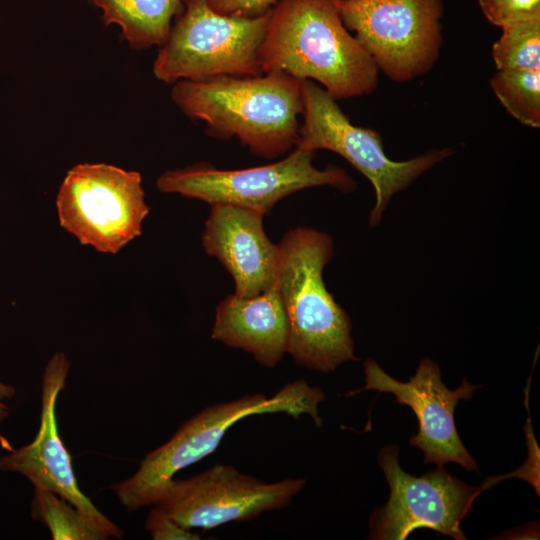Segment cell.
Returning a JSON list of instances; mask_svg holds the SVG:
<instances>
[{"label": "cell", "instance_id": "14", "mask_svg": "<svg viewBox=\"0 0 540 540\" xmlns=\"http://www.w3.org/2000/svg\"><path fill=\"white\" fill-rule=\"evenodd\" d=\"M210 205L202 244L233 277L234 294L252 297L270 289L277 278L278 245L265 233L264 215L230 204Z\"/></svg>", "mask_w": 540, "mask_h": 540}, {"label": "cell", "instance_id": "13", "mask_svg": "<svg viewBox=\"0 0 540 540\" xmlns=\"http://www.w3.org/2000/svg\"><path fill=\"white\" fill-rule=\"evenodd\" d=\"M69 371L65 354L57 352L47 363L42 380L40 426L34 440L0 457V470L18 472L33 484L61 496L88 516L109 537L121 538L123 531L86 497L78 487L71 457L57 429L55 406Z\"/></svg>", "mask_w": 540, "mask_h": 540}, {"label": "cell", "instance_id": "22", "mask_svg": "<svg viewBox=\"0 0 540 540\" xmlns=\"http://www.w3.org/2000/svg\"><path fill=\"white\" fill-rule=\"evenodd\" d=\"M278 0H206L215 12L226 16L255 17L270 11Z\"/></svg>", "mask_w": 540, "mask_h": 540}, {"label": "cell", "instance_id": "16", "mask_svg": "<svg viewBox=\"0 0 540 540\" xmlns=\"http://www.w3.org/2000/svg\"><path fill=\"white\" fill-rule=\"evenodd\" d=\"M103 11L106 24H117L135 49L161 46L168 38L172 19L181 12L183 0H92Z\"/></svg>", "mask_w": 540, "mask_h": 540}, {"label": "cell", "instance_id": "18", "mask_svg": "<svg viewBox=\"0 0 540 540\" xmlns=\"http://www.w3.org/2000/svg\"><path fill=\"white\" fill-rule=\"evenodd\" d=\"M490 86L512 117L528 127L540 126V70H497Z\"/></svg>", "mask_w": 540, "mask_h": 540}, {"label": "cell", "instance_id": "12", "mask_svg": "<svg viewBox=\"0 0 540 540\" xmlns=\"http://www.w3.org/2000/svg\"><path fill=\"white\" fill-rule=\"evenodd\" d=\"M363 367L365 386L347 396L366 390L394 394L396 402L409 406L417 417L419 431L409 442L423 451L425 464L443 466L454 462L468 471L478 472L474 458L459 437L454 411L460 400H469L480 386L463 379L457 389L449 390L441 380L440 368L429 358L420 361L408 382L394 379L372 358L366 359Z\"/></svg>", "mask_w": 540, "mask_h": 540}, {"label": "cell", "instance_id": "15", "mask_svg": "<svg viewBox=\"0 0 540 540\" xmlns=\"http://www.w3.org/2000/svg\"><path fill=\"white\" fill-rule=\"evenodd\" d=\"M211 336L251 353L264 367H275L288 343V320L276 283L256 296L228 295L216 308Z\"/></svg>", "mask_w": 540, "mask_h": 540}, {"label": "cell", "instance_id": "19", "mask_svg": "<svg viewBox=\"0 0 540 540\" xmlns=\"http://www.w3.org/2000/svg\"><path fill=\"white\" fill-rule=\"evenodd\" d=\"M502 34L492 46L497 70H540V19L501 28Z\"/></svg>", "mask_w": 540, "mask_h": 540}, {"label": "cell", "instance_id": "23", "mask_svg": "<svg viewBox=\"0 0 540 540\" xmlns=\"http://www.w3.org/2000/svg\"><path fill=\"white\" fill-rule=\"evenodd\" d=\"M15 392L14 387L0 382V421L4 420L9 414V408L2 400L13 397Z\"/></svg>", "mask_w": 540, "mask_h": 540}, {"label": "cell", "instance_id": "20", "mask_svg": "<svg viewBox=\"0 0 540 540\" xmlns=\"http://www.w3.org/2000/svg\"><path fill=\"white\" fill-rule=\"evenodd\" d=\"M485 18L500 28L540 19V0H477Z\"/></svg>", "mask_w": 540, "mask_h": 540}, {"label": "cell", "instance_id": "21", "mask_svg": "<svg viewBox=\"0 0 540 540\" xmlns=\"http://www.w3.org/2000/svg\"><path fill=\"white\" fill-rule=\"evenodd\" d=\"M146 529L154 540H197L199 534L184 528L158 507L151 510L146 520Z\"/></svg>", "mask_w": 540, "mask_h": 540}, {"label": "cell", "instance_id": "4", "mask_svg": "<svg viewBox=\"0 0 540 540\" xmlns=\"http://www.w3.org/2000/svg\"><path fill=\"white\" fill-rule=\"evenodd\" d=\"M324 397L320 389L299 380L271 398L248 394L209 406L181 425L168 442L148 453L132 477L110 488L129 511L155 505L174 475L212 454L239 420L264 413L285 412L295 418L307 413L320 426L317 405Z\"/></svg>", "mask_w": 540, "mask_h": 540}, {"label": "cell", "instance_id": "3", "mask_svg": "<svg viewBox=\"0 0 540 540\" xmlns=\"http://www.w3.org/2000/svg\"><path fill=\"white\" fill-rule=\"evenodd\" d=\"M333 254L332 237L308 227L288 231L278 244L276 286L288 320L286 353L297 364L324 373L359 360L351 320L323 281Z\"/></svg>", "mask_w": 540, "mask_h": 540}, {"label": "cell", "instance_id": "17", "mask_svg": "<svg viewBox=\"0 0 540 540\" xmlns=\"http://www.w3.org/2000/svg\"><path fill=\"white\" fill-rule=\"evenodd\" d=\"M32 518L41 521L55 540H105L110 538L88 516L61 496L34 486Z\"/></svg>", "mask_w": 540, "mask_h": 540}, {"label": "cell", "instance_id": "10", "mask_svg": "<svg viewBox=\"0 0 540 540\" xmlns=\"http://www.w3.org/2000/svg\"><path fill=\"white\" fill-rule=\"evenodd\" d=\"M388 484L385 506L373 511L369 539L404 540L419 528L432 529L456 540L466 539L460 528L481 491L437 466L420 477L407 474L399 464V448H383L377 457Z\"/></svg>", "mask_w": 540, "mask_h": 540}, {"label": "cell", "instance_id": "5", "mask_svg": "<svg viewBox=\"0 0 540 540\" xmlns=\"http://www.w3.org/2000/svg\"><path fill=\"white\" fill-rule=\"evenodd\" d=\"M302 96L303 122L294 148L333 151L371 182L375 191V204L368 220L371 227L379 225L395 194L406 190L422 174L453 154L446 147L430 149L409 160L394 161L386 155L379 133L354 125L337 100L319 84L303 80Z\"/></svg>", "mask_w": 540, "mask_h": 540}, {"label": "cell", "instance_id": "6", "mask_svg": "<svg viewBox=\"0 0 540 540\" xmlns=\"http://www.w3.org/2000/svg\"><path fill=\"white\" fill-rule=\"evenodd\" d=\"M270 11L255 17L226 16L206 0H183V8L160 46L155 77L172 83L219 75L263 74L258 54Z\"/></svg>", "mask_w": 540, "mask_h": 540}, {"label": "cell", "instance_id": "7", "mask_svg": "<svg viewBox=\"0 0 540 540\" xmlns=\"http://www.w3.org/2000/svg\"><path fill=\"white\" fill-rule=\"evenodd\" d=\"M344 26L389 79L427 74L442 47L443 0H335Z\"/></svg>", "mask_w": 540, "mask_h": 540}, {"label": "cell", "instance_id": "9", "mask_svg": "<svg viewBox=\"0 0 540 540\" xmlns=\"http://www.w3.org/2000/svg\"><path fill=\"white\" fill-rule=\"evenodd\" d=\"M56 206L60 225L81 244L112 254L141 234L149 213L141 175L105 163L72 167Z\"/></svg>", "mask_w": 540, "mask_h": 540}, {"label": "cell", "instance_id": "11", "mask_svg": "<svg viewBox=\"0 0 540 540\" xmlns=\"http://www.w3.org/2000/svg\"><path fill=\"white\" fill-rule=\"evenodd\" d=\"M305 484L303 478L266 483L218 463L191 478H173L155 505L184 528L209 530L282 509Z\"/></svg>", "mask_w": 540, "mask_h": 540}, {"label": "cell", "instance_id": "2", "mask_svg": "<svg viewBox=\"0 0 540 540\" xmlns=\"http://www.w3.org/2000/svg\"><path fill=\"white\" fill-rule=\"evenodd\" d=\"M303 80L288 74L212 76L174 84L173 102L207 124L212 137H237L254 155L273 159L295 147Z\"/></svg>", "mask_w": 540, "mask_h": 540}, {"label": "cell", "instance_id": "8", "mask_svg": "<svg viewBox=\"0 0 540 540\" xmlns=\"http://www.w3.org/2000/svg\"><path fill=\"white\" fill-rule=\"evenodd\" d=\"M315 156L316 151L293 148L276 163L238 170L198 163L163 173L156 185L164 193L250 208L263 215L281 199L306 188L326 185L343 193L356 189L355 181L341 167H315Z\"/></svg>", "mask_w": 540, "mask_h": 540}, {"label": "cell", "instance_id": "1", "mask_svg": "<svg viewBox=\"0 0 540 540\" xmlns=\"http://www.w3.org/2000/svg\"><path fill=\"white\" fill-rule=\"evenodd\" d=\"M262 73L319 83L335 100L373 93L379 70L344 26L335 0H278L258 54Z\"/></svg>", "mask_w": 540, "mask_h": 540}]
</instances>
